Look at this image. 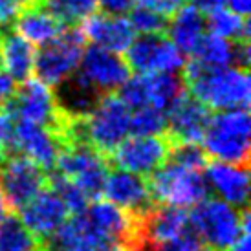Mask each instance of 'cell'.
Instances as JSON below:
<instances>
[{
  "label": "cell",
  "mask_w": 251,
  "mask_h": 251,
  "mask_svg": "<svg viewBox=\"0 0 251 251\" xmlns=\"http://www.w3.org/2000/svg\"><path fill=\"white\" fill-rule=\"evenodd\" d=\"M185 90L209 110L248 108L251 99V81L248 68L227 66L220 70H202L191 61L183 64Z\"/></svg>",
  "instance_id": "6da1fadb"
},
{
  "label": "cell",
  "mask_w": 251,
  "mask_h": 251,
  "mask_svg": "<svg viewBox=\"0 0 251 251\" xmlns=\"http://www.w3.org/2000/svg\"><path fill=\"white\" fill-rule=\"evenodd\" d=\"M251 121L248 108L220 110L211 116L203 132V151L209 158L233 165H250Z\"/></svg>",
  "instance_id": "7a4b0ae2"
},
{
  "label": "cell",
  "mask_w": 251,
  "mask_h": 251,
  "mask_svg": "<svg viewBox=\"0 0 251 251\" xmlns=\"http://www.w3.org/2000/svg\"><path fill=\"white\" fill-rule=\"evenodd\" d=\"M195 209L189 213V224L198 233L202 244H207L216 251H226L238 235L242 233L250 211H238L224 200L203 198L202 202L193 205Z\"/></svg>",
  "instance_id": "3957f363"
},
{
  "label": "cell",
  "mask_w": 251,
  "mask_h": 251,
  "mask_svg": "<svg viewBox=\"0 0 251 251\" xmlns=\"http://www.w3.org/2000/svg\"><path fill=\"white\" fill-rule=\"evenodd\" d=\"M151 196L156 203L175 205V207H193L209 195V185L202 171L178 165L167 160L152 175L147 176Z\"/></svg>",
  "instance_id": "277c9868"
},
{
  "label": "cell",
  "mask_w": 251,
  "mask_h": 251,
  "mask_svg": "<svg viewBox=\"0 0 251 251\" xmlns=\"http://www.w3.org/2000/svg\"><path fill=\"white\" fill-rule=\"evenodd\" d=\"M132 110L116 94H105L83 118L84 141L103 156L108 154L128 138Z\"/></svg>",
  "instance_id": "5b68a950"
},
{
  "label": "cell",
  "mask_w": 251,
  "mask_h": 251,
  "mask_svg": "<svg viewBox=\"0 0 251 251\" xmlns=\"http://www.w3.org/2000/svg\"><path fill=\"white\" fill-rule=\"evenodd\" d=\"M110 169L112 165L106 156L88 143H66L61 145L57 154V173L74 181L92 200H98L101 196Z\"/></svg>",
  "instance_id": "8992f818"
},
{
  "label": "cell",
  "mask_w": 251,
  "mask_h": 251,
  "mask_svg": "<svg viewBox=\"0 0 251 251\" xmlns=\"http://www.w3.org/2000/svg\"><path fill=\"white\" fill-rule=\"evenodd\" d=\"M2 110L11 119H26L46 126L55 132L57 138L66 121L70 119L64 116L57 105L53 88L31 77L22 81V86L17 88L15 96L2 106Z\"/></svg>",
  "instance_id": "52a82bcc"
},
{
  "label": "cell",
  "mask_w": 251,
  "mask_h": 251,
  "mask_svg": "<svg viewBox=\"0 0 251 251\" xmlns=\"http://www.w3.org/2000/svg\"><path fill=\"white\" fill-rule=\"evenodd\" d=\"M48 187L50 173L26 156L7 152L0 161V193L9 213L21 211L29 200Z\"/></svg>",
  "instance_id": "ba28073f"
},
{
  "label": "cell",
  "mask_w": 251,
  "mask_h": 251,
  "mask_svg": "<svg viewBox=\"0 0 251 251\" xmlns=\"http://www.w3.org/2000/svg\"><path fill=\"white\" fill-rule=\"evenodd\" d=\"M84 51V39L81 29L68 26L61 31V35L42 44L35 51V70L37 79L50 86H57L75 74Z\"/></svg>",
  "instance_id": "9c48e42d"
},
{
  "label": "cell",
  "mask_w": 251,
  "mask_h": 251,
  "mask_svg": "<svg viewBox=\"0 0 251 251\" xmlns=\"http://www.w3.org/2000/svg\"><path fill=\"white\" fill-rule=\"evenodd\" d=\"M118 92L130 110L152 106L167 114L185 94V84L178 74H138L128 77Z\"/></svg>",
  "instance_id": "30bf717a"
},
{
  "label": "cell",
  "mask_w": 251,
  "mask_h": 251,
  "mask_svg": "<svg viewBox=\"0 0 251 251\" xmlns=\"http://www.w3.org/2000/svg\"><path fill=\"white\" fill-rule=\"evenodd\" d=\"M171 147H173V141L167 134L132 136L121 141L106 156V160L116 169L149 176L169 160Z\"/></svg>",
  "instance_id": "8fae6325"
},
{
  "label": "cell",
  "mask_w": 251,
  "mask_h": 251,
  "mask_svg": "<svg viewBox=\"0 0 251 251\" xmlns=\"http://www.w3.org/2000/svg\"><path fill=\"white\" fill-rule=\"evenodd\" d=\"M125 53L128 68L136 74H178L185 64L183 53L163 33L134 37Z\"/></svg>",
  "instance_id": "7c38bea8"
},
{
  "label": "cell",
  "mask_w": 251,
  "mask_h": 251,
  "mask_svg": "<svg viewBox=\"0 0 251 251\" xmlns=\"http://www.w3.org/2000/svg\"><path fill=\"white\" fill-rule=\"evenodd\" d=\"M44 251H128L106 238L84 213L70 215L48 238L42 240Z\"/></svg>",
  "instance_id": "4fadbf2b"
},
{
  "label": "cell",
  "mask_w": 251,
  "mask_h": 251,
  "mask_svg": "<svg viewBox=\"0 0 251 251\" xmlns=\"http://www.w3.org/2000/svg\"><path fill=\"white\" fill-rule=\"evenodd\" d=\"M59 149H61V141L53 130L33 121L15 119L9 152L22 154L31 161H35L46 173H51L55 169Z\"/></svg>",
  "instance_id": "5bb4252c"
},
{
  "label": "cell",
  "mask_w": 251,
  "mask_h": 251,
  "mask_svg": "<svg viewBox=\"0 0 251 251\" xmlns=\"http://www.w3.org/2000/svg\"><path fill=\"white\" fill-rule=\"evenodd\" d=\"M77 72L103 96L119 90L121 84L130 77V68L121 53L92 44L83 51Z\"/></svg>",
  "instance_id": "9a60e30c"
},
{
  "label": "cell",
  "mask_w": 251,
  "mask_h": 251,
  "mask_svg": "<svg viewBox=\"0 0 251 251\" xmlns=\"http://www.w3.org/2000/svg\"><path fill=\"white\" fill-rule=\"evenodd\" d=\"M101 195L108 202L116 203L118 207L134 216L147 215L156 205L151 196L147 176L123 171V169H110Z\"/></svg>",
  "instance_id": "2e32d148"
},
{
  "label": "cell",
  "mask_w": 251,
  "mask_h": 251,
  "mask_svg": "<svg viewBox=\"0 0 251 251\" xmlns=\"http://www.w3.org/2000/svg\"><path fill=\"white\" fill-rule=\"evenodd\" d=\"M211 110L187 90L167 112V134L173 143H200L211 121Z\"/></svg>",
  "instance_id": "e0dca14e"
},
{
  "label": "cell",
  "mask_w": 251,
  "mask_h": 251,
  "mask_svg": "<svg viewBox=\"0 0 251 251\" xmlns=\"http://www.w3.org/2000/svg\"><path fill=\"white\" fill-rule=\"evenodd\" d=\"M81 35L92 46L123 53L136 37L128 17L116 13H96L81 22Z\"/></svg>",
  "instance_id": "ac0fdd59"
},
{
  "label": "cell",
  "mask_w": 251,
  "mask_h": 251,
  "mask_svg": "<svg viewBox=\"0 0 251 251\" xmlns=\"http://www.w3.org/2000/svg\"><path fill=\"white\" fill-rule=\"evenodd\" d=\"M191 63L202 70H220L227 66L248 68L250 41H227L224 37L205 33L198 48L191 53Z\"/></svg>",
  "instance_id": "d6986e66"
},
{
  "label": "cell",
  "mask_w": 251,
  "mask_h": 251,
  "mask_svg": "<svg viewBox=\"0 0 251 251\" xmlns=\"http://www.w3.org/2000/svg\"><path fill=\"white\" fill-rule=\"evenodd\" d=\"M19 218L22 224L28 227L37 238H48L53 231L66 222V218L70 216V211L64 205V202L59 198L55 191L51 189H44L39 195L29 200L21 211H19Z\"/></svg>",
  "instance_id": "ffe728a7"
},
{
  "label": "cell",
  "mask_w": 251,
  "mask_h": 251,
  "mask_svg": "<svg viewBox=\"0 0 251 251\" xmlns=\"http://www.w3.org/2000/svg\"><path fill=\"white\" fill-rule=\"evenodd\" d=\"M205 181L224 202L246 209L250 198V173L248 167L233 165L226 161L213 160L205 165Z\"/></svg>",
  "instance_id": "44dd1931"
},
{
  "label": "cell",
  "mask_w": 251,
  "mask_h": 251,
  "mask_svg": "<svg viewBox=\"0 0 251 251\" xmlns=\"http://www.w3.org/2000/svg\"><path fill=\"white\" fill-rule=\"evenodd\" d=\"M13 31L24 37L33 46H42L61 35L66 26H63L53 15H50L44 7L39 4V0H29L19 9L17 17L13 19Z\"/></svg>",
  "instance_id": "7402d4cb"
},
{
  "label": "cell",
  "mask_w": 251,
  "mask_h": 251,
  "mask_svg": "<svg viewBox=\"0 0 251 251\" xmlns=\"http://www.w3.org/2000/svg\"><path fill=\"white\" fill-rule=\"evenodd\" d=\"M189 226V213L183 207L156 203L147 215L140 216L141 242H167L180 237Z\"/></svg>",
  "instance_id": "603a6c76"
},
{
  "label": "cell",
  "mask_w": 251,
  "mask_h": 251,
  "mask_svg": "<svg viewBox=\"0 0 251 251\" xmlns=\"http://www.w3.org/2000/svg\"><path fill=\"white\" fill-rule=\"evenodd\" d=\"M53 94L61 112L66 118L74 119L88 116L99 99L103 98V94L94 88L79 72L57 84V90H53Z\"/></svg>",
  "instance_id": "cb8c5ba5"
},
{
  "label": "cell",
  "mask_w": 251,
  "mask_h": 251,
  "mask_svg": "<svg viewBox=\"0 0 251 251\" xmlns=\"http://www.w3.org/2000/svg\"><path fill=\"white\" fill-rule=\"evenodd\" d=\"M0 66L22 83L33 75L35 70V46L13 29H2L0 33Z\"/></svg>",
  "instance_id": "d4e9b609"
},
{
  "label": "cell",
  "mask_w": 251,
  "mask_h": 251,
  "mask_svg": "<svg viewBox=\"0 0 251 251\" xmlns=\"http://www.w3.org/2000/svg\"><path fill=\"white\" fill-rule=\"evenodd\" d=\"M165 31H169V39L175 42V46L183 55H191L205 37L207 21L198 7L193 4H183L167 22Z\"/></svg>",
  "instance_id": "484cf974"
},
{
  "label": "cell",
  "mask_w": 251,
  "mask_h": 251,
  "mask_svg": "<svg viewBox=\"0 0 251 251\" xmlns=\"http://www.w3.org/2000/svg\"><path fill=\"white\" fill-rule=\"evenodd\" d=\"M41 248V238H37L15 213H7L0 222V251H39Z\"/></svg>",
  "instance_id": "4316f807"
},
{
  "label": "cell",
  "mask_w": 251,
  "mask_h": 251,
  "mask_svg": "<svg viewBox=\"0 0 251 251\" xmlns=\"http://www.w3.org/2000/svg\"><path fill=\"white\" fill-rule=\"evenodd\" d=\"M207 29L209 33L224 37L227 41H250V21L248 17L235 13L226 7H218L207 13Z\"/></svg>",
  "instance_id": "83f0119b"
},
{
  "label": "cell",
  "mask_w": 251,
  "mask_h": 251,
  "mask_svg": "<svg viewBox=\"0 0 251 251\" xmlns=\"http://www.w3.org/2000/svg\"><path fill=\"white\" fill-rule=\"evenodd\" d=\"M39 4L68 28L81 24L84 19L96 13L99 0H39Z\"/></svg>",
  "instance_id": "f1b7e54d"
},
{
  "label": "cell",
  "mask_w": 251,
  "mask_h": 251,
  "mask_svg": "<svg viewBox=\"0 0 251 251\" xmlns=\"http://www.w3.org/2000/svg\"><path fill=\"white\" fill-rule=\"evenodd\" d=\"M50 189L55 191L57 195H59V198L63 200L64 205L70 211V215H81L88 207L90 198L84 195L74 181L64 178L63 175H59L57 171L55 173L53 171L50 173Z\"/></svg>",
  "instance_id": "f546056e"
},
{
  "label": "cell",
  "mask_w": 251,
  "mask_h": 251,
  "mask_svg": "<svg viewBox=\"0 0 251 251\" xmlns=\"http://www.w3.org/2000/svg\"><path fill=\"white\" fill-rule=\"evenodd\" d=\"M167 130V114L152 108L143 106L138 110H132L130 116V132L134 136H156L165 134Z\"/></svg>",
  "instance_id": "4dcf8cb0"
},
{
  "label": "cell",
  "mask_w": 251,
  "mask_h": 251,
  "mask_svg": "<svg viewBox=\"0 0 251 251\" xmlns=\"http://www.w3.org/2000/svg\"><path fill=\"white\" fill-rule=\"evenodd\" d=\"M128 11H130L128 21H130L136 33H140V35L165 33L169 22L167 17L156 13L152 9H147V7H140V6H134V9H128Z\"/></svg>",
  "instance_id": "1f68e13d"
},
{
  "label": "cell",
  "mask_w": 251,
  "mask_h": 251,
  "mask_svg": "<svg viewBox=\"0 0 251 251\" xmlns=\"http://www.w3.org/2000/svg\"><path fill=\"white\" fill-rule=\"evenodd\" d=\"M169 160L183 167L203 171L205 165L209 163V156L198 143H173Z\"/></svg>",
  "instance_id": "d6a6232c"
},
{
  "label": "cell",
  "mask_w": 251,
  "mask_h": 251,
  "mask_svg": "<svg viewBox=\"0 0 251 251\" xmlns=\"http://www.w3.org/2000/svg\"><path fill=\"white\" fill-rule=\"evenodd\" d=\"M183 4H185V0H132V6L152 9L156 13L167 17V19L173 17Z\"/></svg>",
  "instance_id": "836d02e7"
},
{
  "label": "cell",
  "mask_w": 251,
  "mask_h": 251,
  "mask_svg": "<svg viewBox=\"0 0 251 251\" xmlns=\"http://www.w3.org/2000/svg\"><path fill=\"white\" fill-rule=\"evenodd\" d=\"M17 92V81L0 66V108L6 105Z\"/></svg>",
  "instance_id": "e575fe53"
},
{
  "label": "cell",
  "mask_w": 251,
  "mask_h": 251,
  "mask_svg": "<svg viewBox=\"0 0 251 251\" xmlns=\"http://www.w3.org/2000/svg\"><path fill=\"white\" fill-rule=\"evenodd\" d=\"M11 130H13V119L0 108V151L4 152H9Z\"/></svg>",
  "instance_id": "d590c367"
},
{
  "label": "cell",
  "mask_w": 251,
  "mask_h": 251,
  "mask_svg": "<svg viewBox=\"0 0 251 251\" xmlns=\"http://www.w3.org/2000/svg\"><path fill=\"white\" fill-rule=\"evenodd\" d=\"M99 6L105 7L106 13L123 15L132 9V0H99Z\"/></svg>",
  "instance_id": "8d00e7d4"
},
{
  "label": "cell",
  "mask_w": 251,
  "mask_h": 251,
  "mask_svg": "<svg viewBox=\"0 0 251 251\" xmlns=\"http://www.w3.org/2000/svg\"><path fill=\"white\" fill-rule=\"evenodd\" d=\"M250 218L246 220L244 227H242V233L238 235V238L233 242V244L227 248L226 251H251V246H250Z\"/></svg>",
  "instance_id": "74e56055"
},
{
  "label": "cell",
  "mask_w": 251,
  "mask_h": 251,
  "mask_svg": "<svg viewBox=\"0 0 251 251\" xmlns=\"http://www.w3.org/2000/svg\"><path fill=\"white\" fill-rule=\"evenodd\" d=\"M191 4L195 7H198L202 13H211L218 7H224L226 0H191Z\"/></svg>",
  "instance_id": "f35d334b"
},
{
  "label": "cell",
  "mask_w": 251,
  "mask_h": 251,
  "mask_svg": "<svg viewBox=\"0 0 251 251\" xmlns=\"http://www.w3.org/2000/svg\"><path fill=\"white\" fill-rule=\"evenodd\" d=\"M226 4L229 6L231 11L242 15V17H248L251 9V0H226Z\"/></svg>",
  "instance_id": "ab89813d"
},
{
  "label": "cell",
  "mask_w": 251,
  "mask_h": 251,
  "mask_svg": "<svg viewBox=\"0 0 251 251\" xmlns=\"http://www.w3.org/2000/svg\"><path fill=\"white\" fill-rule=\"evenodd\" d=\"M7 213H9V209H7V205H6V200H4V196H2V193H0V222H2L4 218H6Z\"/></svg>",
  "instance_id": "60d3db41"
},
{
  "label": "cell",
  "mask_w": 251,
  "mask_h": 251,
  "mask_svg": "<svg viewBox=\"0 0 251 251\" xmlns=\"http://www.w3.org/2000/svg\"><path fill=\"white\" fill-rule=\"evenodd\" d=\"M9 2H13V4H17L19 7H22L24 4H26V2H29V0H9Z\"/></svg>",
  "instance_id": "b9f144b4"
},
{
  "label": "cell",
  "mask_w": 251,
  "mask_h": 251,
  "mask_svg": "<svg viewBox=\"0 0 251 251\" xmlns=\"http://www.w3.org/2000/svg\"><path fill=\"white\" fill-rule=\"evenodd\" d=\"M200 251H216V250H213V248H205V250H200Z\"/></svg>",
  "instance_id": "7bdbcfd3"
},
{
  "label": "cell",
  "mask_w": 251,
  "mask_h": 251,
  "mask_svg": "<svg viewBox=\"0 0 251 251\" xmlns=\"http://www.w3.org/2000/svg\"><path fill=\"white\" fill-rule=\"evenodd\" d=\"M2 29H4V28H2V26H0V33H2Z\"/></svg>",
  "instance_id": "ee69618b"
}]
</instances>
